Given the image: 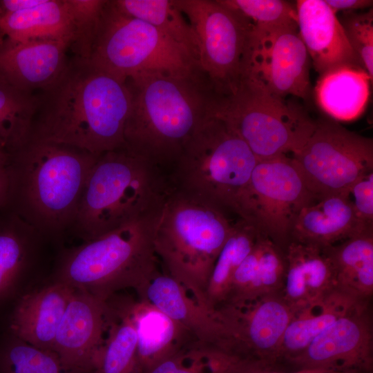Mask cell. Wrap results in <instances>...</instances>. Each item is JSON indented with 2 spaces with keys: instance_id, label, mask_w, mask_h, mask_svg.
Wrapping results in <instances>:
<instances>
[{
  "instance_id": "1",
  "label": "cell",
  "mask_w": 373,
  "mask_h": 373,
  "mask_svg": "<svg viewBox=\"0 0 373 373\" xmlns=\"http://www.w3.org/2000/svg\"><path fill=\"white\" fill-rule=\"evenodd\" d=\"M37 93L30 140L70 145L97 155L125 148L131 105L126 82L75 56L55 83Z\"/></svg>"
},
{
  "instance_id": "2",
  "label": "cell",
  "mask_w": 373,
  "mask_h": 373,
  "mask_svg": "<svg viewBox=\"0 0 373 373\" xmlns=\"http://www.w3.org/2000/svg\"><path fill=\"white\" fill-rule=\"evenodd\" d=\"M131 94L125 148L166 172L210 117L219 97L202 71L152 73L126 81Z\"/></svg>"
},
{
  "instance_id": "3",
  "label": "cell",
  "mask_w": 373,
  "mask_h": 373,
  "mask_svg": "<svg viewBox=\"0 0 373 373\" xmlns=\"http://www.w3.org/2000/svg\"><path fill=\"white\" fill-rule=\"evenodd\" d=\"M98 156L70 145L29 140L8 155L6 209L47 240H59L71 229Z\"/></svg>"
},
{
  "instance_id": "4",
  "label": "cell",
  "mask_w": 373,
  "mask_h": 373,
  "mask_svg": "<svg viewBox=\"0 0 373 373\" xmlns=\"http://www.w3.org/2000/svg\"><path fill=\"white\" fill-rule=\"evenodd\" d=\"M169 174L126 148L99 155L85 182L70 232L86 242L160 210Z\"/></svg>"
},
{
  "instance_id": "5",
  "label": "cell",
  "mask_w": 373,
  "mask_h": 373,
  "mask_svg": "<svg viewBox=\"0 0 373 373\" xmlns=\"http://www.w3.org/2000/svg\"><path fill=\"white\" fill-rule=\"evenodd\" d=\"M159 211L63 249L52 280L104 300L126 288L140 294L158 271L154 231Z\"/></svg>"
},
{
  "instance_id": "6",
  "label": "cell",
  "mask_w": 373,
  "mask_h": 373,
  "mask_svg": "<svg viewBox=\"0 0 373 373\" xmlns=\"http://www.w3.org/2000/svg\"><path fill=\"white\" fill-rule=\"evenodd\" d=\"M232 227L224 209L174 187L159 211L156 256L168 275L204 307L210 276Z\"/></svg>"
},
{
  "instance_id": "7",
  "label": "cell",
  "mask_w": 373,
  "mask_h": 373,
  "mask_svg": "<svg viewBox=\"0 0 373 373\" xmlns=\"http://www.w3.org/2000/svg\"><path fill=\"white\" fill-rule=\"evenodd\" d=\"M257 162L237 132L213 115L186 143L169 178L175 189L238 215Z\"/></svg>"
},
{
  "instance_id": "8",
  "label": "cell",
  "mask_w": 373,
  "mask_h": 373,
  "mask_svg": "<svg viewBox=\"0 0 373 373\" xmlns=\"http://www.w3.org/2000/svg\"><path fill=\"white\" fill-rule=\"evenodd\" d=\"M88 59L124 82L145 74L202 71L186 49L151 25L122 13L113 0L104 7Z\"/></svg>"
},
{
  "instance_id": "9",
  "label": "cell",
  "mask_w": 373,
  "mask_h": 373,
  "mask_svg": "<svg viewBox=\"0 0 373 373\" xmlns=\"http://www.w3.org/2000/svg\"><path fill=\"white\" fill-rule=\"evenodd\" d=\"M214 115L237 132L258 161L293 154L316 126L300 105L271 93L249 77L233 95L219 99Z\"/></svg>"
},
{
  "instance_id": "10",
  "label": "cell",
  "mask_w": 373,
  "mask_h": 373,
  "mask_svg": "<svg viewBox=\"0 0 373 373\" xmlns=\"http://www.w3.org/2000/svg\"><path fill=\"white\" fill-rule=\"evenodd\" d=\"M197 39L198 64L219 98L233 95L247 69L253 23L220 0H173Z\"/></svg>"
},
{
  "instance_id": "11",
  "label": "cell",
  "mask_w": 373,
  "mask_h": 373,
  "mask_svg": "<svg viewBox=\"0 0 373 373\" xmlns=\"http://www.w3.org/2000/svg\"><path fill=\"white\" fill-rule=\"evenodd\" d=\"M291 158L316 200L348 195L357 180L373 172V140L321 117Z\"/></svg>"
},
{
  "instance_id": "12",
  "label": "cell",
  "mask_w": 373,
  "mask_h": 373,
  "mask_svg": "<svg viewBox=\"0 0 373 373\" xmlns=\"http://www.w3.org/2000/svg\"><path fill=\"white\" fill-rule=\"evenodd\" d=\"M316 200L293 159L283 155L258 161L238 216L285 251L300 212Z\"/></svg>"
},
{
  "instance_id": "13",
  "label": "cell",
  "mask_w": 373,
  "mask_h": 373,
  "mask_svg": "<svg viewBox=\"0 0 373 373\" xmlns=\"http://www.w3.org/2000/svg\"><path fill=\"white\" fill-rule=\"evenodd\" d=\"M214 313L226 333L227 355L263 370L274 369L282 337L294 315L283 294L221 307Z\"/></svg>"
},
{
  "instance_id": "14",
  "label": "cell",
  "mask_w": 373,
  "mask_h": 373,
  "mask_svg": "<svg viewBox=\"0 0 373 373\" xmlns=\"http://www.w3.org/2000/svg\"><path fill=\"white\" fill-rule=\"evenodd\" d=\"M309 59L298 26L260 29L253 25L245 77L282 98L305 100L311 93Z\"/></svg>"
},
{
  "instance_id": "15",
  "label": "cell",
  "mask_w": 373,
  "mask_h": 373,
  "mask_svg": "<svg viewBox=\"0 0 373 373\" xmlns=\"http://www.w3.org/2000/svg\"><path fill=\"white\" fill-rule=\"evenodd\" d=\"M305 369L372 373V302L359 305L335 321L280 370Z\"/></svg>"
},
{
  "instance_id": "16",
  "label": "cell",
  "mask_w": 373,
  "mask_h": 373,
  "mask_svg": "<svg viewBox=\"0 0 373 373\" xmlns=\"http://www.w3.org/2000/svg\"><path fill=\"white\" fill-rule=\"evenodd\" d=\"M110 314L108 300L74 289L59 325L53 352L73 370L92 373Z\"/></svg>"
},
{
  "instance_id": "17",
  "label": "cell",
  "mask_w": 373,
  "mask_h": 373,
  "mask_svg": "<svg viewBox=\"0 0 373 373\" xmlns=\"http://www.w3.org/2000/svg\"><path fill=\"white\" fill-rule=\"evenodd\" d=\"M70 46L66 39L0 38V83L28 93L47 89L66 69Z\"/></svg>"
},
{
  "instance_id": "18",
  "label": "cell",
  "mask_w": 373,
  "mask_h": 373,
  "mask_svg": "<svg viewBox=\"0 0 373 373\" xmlns=\"http://www.w3.org/2000/svg\"><path fill=\"white\" fill-rule=\"evenodd\" d=\"M139 295L184 327L199 347L225 353L226 333L214 312L199 304L172 277L157 271Z\"/></svg>"
},
{
  "instance_id": "19",
  "label": "cell",
  "mask_w": 373,
  "mask_h": 373,
  "mask_svg": "<svg viewBox=\"0 0 373 373\" xmlns=\"http://www.w3.org/2000/svg\"><path fill=\"white\" fill-rule=\"evenodd\" d=\"M295 6L300 37L320 75L343 66L361 68L336 14L325 0H299Z\"/></svg>"
},
{
  "instance_id": "20",
  "label": "cell",
  "mask_w": 373,
  "mask_h": 373,
  "mask_svg": "<svg viewBox=\"0 0 373 373\" xmlns=\"http://www.w3.org/2000/svg\"><path fill=\"white\" fill-rule=\"evenodd\" d=\"M74 289L52 280L22 295L10 320V334L36 347L53 351L55 336Z\"/></svg>"
},
{
  "instance_id": "21",
  "label": "cell",
  "mask_w": 373,
  "mask_h": 373,
  "mask_svg": "<svg viewBox=\"0 0 373 373\" xmlns=\"http://www.w3.org/2000/svg\"><path fill=\"white\" fill-rule=\"evenodd\" d=\"M285 259L283 297L294 314L321 303L335 289L325 247L291 241Z\"/></svg>"
},
{
  "instance_id": "22",
  "label": "cell",
  "mask_w": 373,
  "mask_h": 373,
  "mask_svg": "<svg viewBox=\"0 0 373 373\" xmlns=\"http://www.w3.org/2000/svg\"><path fill=\"white\" fill-rule=\"evenodd\" d=\"M285 271V251L259 233L251 251L237 269L220 307H240L283 294Z\"/></svg>"
},
{
  "instance_id": "23",
  "label": "cell",
  "mask_w": 373,
  "mask_h": 373,
  "mask_svg": "<svg viewBox=\"0 0 373 373\" xmlns=\"http://www.w3.org/2000/svg\"><path fill=\"white\" fill-rule=\"evenodd\" d=\"M47 240L5 209L0 212V304L13 297L37 265Z\"/></svg>"
},
{
  "instance_id": "24",
  "label": "cell",
  "mask_w": 373,
  "mask_h": 373,
  "mask_svg": "<svg viewBox=\"0 0 373 373\" xmlns=\"http://www.w3.org/2000/svg\"><path fill=\"white\" fill-rule=\"evenodd\" d=\"M357 235L348 195H329L316 200L300 212L291 241L326 247Z\"/></svg>"
},
{
  "instance_id": "25",
  "label": "cell",
  "mask_w": 373,
  "mask_h": 373,
  "mask_svg": "<svg viewBox=\"0 0 373 373\" xmlns=\"http://www.w3.org/2000/svg\"><path fill=\"white\" fill-rule=\"evenodd\" d=\"M366 302L372 300L335 288L321 303L294 314L282 337L274 369L280 370L335 321Z\"/></svg>"
},
{
  "instance_id": "26",
  "label": "cell",
  "mask_w": 373,
  "mask_h": 373,
  "mask_svg": "<svg viewBox=\"0 0 373 373\" xmlns=\"http://www.w3.org/2000/svg\"><path fill=\"white\" fill-rule=\"evenodd\" d=\"M372 79L361 67L343 66L320 75L314 95L320 108L336 121H352L364 112Z\"/></svg>"
},
{
  "instance_id": "27",
  "label": "cell",
  "mask_w": 373,
  "mask_h": 373,
  "mask_svg": "<svg viewBox=\"0 0 373 373\" xmlns=\"http://www.w3.org/2000/svg\"><path fill=\"white\" fill-rule=\"evenodd\" d=\"M137 346V373H145L157 363L182 348L184 327L149 303H132Z\"/></svg>"
},
{
  "instance_id": "28",
  "label": "cell",
  "mask_w": 373,
  "mask_h": 373,
  "mask_svg": "<svg viewBox=\"0 0 373 373\" xmlns=\"http://www.w3.org/2000/svg\"><path fill=\"white\" fill-rule=\"evenodd\" d=\"M325 249L333 268L335 288L372 300L373 233L357 234Z\"/></svg>"
},
{
  "instance_id": "29",
  "label": "cell",
  "mask_w": 373,
  "mask_h": 373,
  "mask_svg": "<svg viewBox=\"0 0 373 373\" xmlns=\"http://www.w3.org/2000/svg\"><path fill=\"white\" fill-rule=\"evenodd\" d=\"M73 23L66 0H44L32 8L0 17V38L23 41H73Z\"/></svg>"
},
{
  "instance_id": "30",
  "label": "cell",
  "mask_w": 373,
  "mask_h": 373,
  "mask_svg": "<svg viewBox=\"0 0 373 373\" xmlns=\"http://www.w3.org/2000/svg\"><path fill=\"white\" fill-rule=\"evenodd\" d=\"M109 303L108 325L92 373H137V335L132 303H115L111 298Z\"/></svg>"
},
{
  "instance_id": "31",
  "label": "cell",
  "mask_w": 373,
  "mask_h": 373,
  "mask_svg": "<svg viewBox=\"0 0 373 373\" xmlns=\"http://www.w3.org/2000/svg\"><path fill=\"white\" fill-rule=\"evenodd\" d=\"M259 231L247 221L240 218L233 224L231 232L221 249L204 294L206 307L214 312L224 302L233 276L253 248Z\"/></svg>"
},
{
  "instance_id": "32",
  "label": "cell",
  "mask_w": 373,
  "mask_h": 373,
  "mask_svg": "<svg viewBox=\"0 0 373 373\" xmlns=\"http://www.w3.org/2000/svg\"><path fill=\"white\" fill-rule=\"evenodd\" d=\"M122 13L140 19L186 49L198 61L195 35L173 0H113Z\"/></svg>"
},
{
  "instance_id": "33",
  "label": "cell",
  "mask_w": 373,
  "mask_h": 373,
  "mask_svg": "<svg viewBox=\"0 0 373 373\" xmlns=\"http://www.w3.org/2000/svg\"><path fill=\"white\" fill-rule=\"evenodd\" d=\"M38 104L37 93L21 92L0 83V149L8 155L30 140Z\"/></svg>"
},
{
  "instance_id": "34",
  "label": "cell",
  "mask_w": 373,
  "mask_h": 373,
  "mask_svg": "<svg viewBox=\"0 0 373 373\" xmlns=\"http://www.w3.org/2000/svg\"><path fill=\"white\" fill-rule=\"evenodd\" d=\"M0 373H79L53 351L44 350L10 334L0 345Z\"/></svg>"
},
{
  "instance_id": "35",
  "label": "cell",
  "mask_w": 373,
  "mask_h": 373,
  "mask_svg": "<svg viewBox=\"0 0 373 373\" xmlns=\"http://www.w3.org/2000/svg\"><path fill=\"white\" fill-rule=\"evenodd\" d=\"M260 29L298 26L296 6L281 0H220Z\"/></svg>"
},
{
  "instance_id": "36",
  "label": "cell",
  "mask_w": 373,
  "mask_h": 373,
  "mask_svg": "<svg viewBox=\"0 0 373 373\" xmlns=\"http://www.w3.org/2000/svg\"><path fill=\"white\" fill-rule=\"evenodd\" d=\"M106 0H66L73 36L70 48L76 57L88 59Z\"/></svg>"
},
{
  "instance_id": "37",
  "label": "cell",
  "mask_w": 373,
  "mask_h": 373,
  "mask_svg": "<svg viewBox=\"0 0 373 373\" xmlns=\"http://www.w3.org/2000/svg\"><path fill=\"white\" fill-rule=\"evenodd\" d=\"M340 22L361 68L373 79V10L346 12Z\"/></svg>"
},
{
  "instance_id": "38",
  "label": "cell",
  "mask_w": 373,
  "mask_h": 373,
  "mask_svg": "<svg viewBox=\"0 0 373 373\" xmlns=\"http://www.w3.org/2000/svg\"><path fill=\"white\" fill-rule=\"evenodd\" d=\"M145 373H211L206 351L193 344L181 348Z\"/></svg>"
},
{
  "instance_id": "39",
  "label": "cell",
  "mask_w": 373,
  "mask_h": 373,
  "mask_svg": "<svg viewBox=\"0 0 373 373\" xmlns=\"http://www.w3.org/2000/svg\"><path fill=\"white\" fill-rule=\"evenodd\" d=\"M348 197L352 205L357 234L373 233V172L357 180Z\"/></svg>"
},
{
  "instance_id": "40",
  "label": "cell",
  "mask_w": 373,
  "mask_h": 373,
  "mask_svg": "<svg viewBox=\"0 0 373 373\" xmlns=\"http://www.w3.org/2000/svg\"><path fill=\"white\" fill-rule=\"evenodd\" d=\"M333 12L339 11L352 12L356 10L370 8L373 1L371 0H325Z\"/></svg>"
},
{
  "instance_id": "41",
  "label": "cell",
  "mask_w": 373,
  "mask_h": 373,
  "mask_svg": "<svg viewBox=\"0 0 373 373\" xmlns=\"http://www.w3.org/2000/svg\"><path fill=\"white\" fill-rule=\"evenodd\" d=\"M43 1L44 0H0V17L29 9Z\"/></svg>"
},
{
  "instance_id": "42",
  "label": "cell",
  "mask_w": 373,
  "mask_h": 373,
  "mask_svg": "<svg viewBox=\"0 0 373 373\" xmlns=\"http://www.w3.org/2000/svg\"><path fill=\"white\" fill-rule=\"evenodd\" d=\"M8 160H0V212L6 208L8 195Z\"/></svg>"
},
{
  "instance_id": "43",
  "label": "cell",
  "mask_w": 373,
  "mask_h": 373,
  "mask_svg": "<svg viewBox=\"0 0 373 373\" xmlns=\"http://www.w3.org/2000/svg\"><path fill=\"white\" fill-rule=\"evenodd\" d=\"M237 373H359V372L305 369V370H299L289 371V372L276 370H244Z\"/></svg>"
},
{
  "instance_id": "44",
  "label": "cell",
  "mask_w": 373,
  "mask_h": 373,
  "mask_svg": "<svg viewBox=\"0 0 373 373\" xmlns=\"http://www.w3.org/2000/svg\"><path fill=\"white\" fill-rule=\"evenodd\" d=\"M8 155L0 149V160H8Z\"/></svg>"
}]
</instances>
